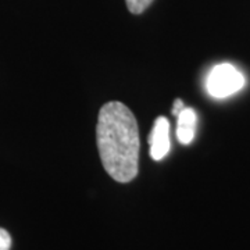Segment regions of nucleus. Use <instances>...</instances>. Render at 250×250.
<instances>
[{"mask_svg":"<svg viewBox=\"0 0 250 250\" xmlns=\"http://www.w3.org/2000/svg\"><path fill=\"white\" fill-rule=\"evenodd\" d=\"M96 142L102 164L117 182H129L139 170V129L132 111L121 102H108L100 108Z\"/></svg>","mask_w":250,"mask_h":250,"instance_id":"obj_1","label":"nucleus"},{"mask_svg":"<svg viewBox=\"0 0 250 250\" xmlns=\"http://www.w3.org/2000/svg\"><path fill=\"white\" fill-rule=\"evenodd\" d=\"M245 75L232 64H218L210 71L206 80V88L210 96L225 99L235 95L245 86Z\"/></svg>","mask_w":250,"mask_h":250,"instance_id":"obj_2","label":"nucleus"},{"mask_svg":"<svg viewBox=\"0 0 250 250\" xmlns=\"http://www.w3.org/2000/svg\"><path fill=\"white\" fill-rule=\"evenodd\" d=\"M149 143L153 160H161L170 152V123L166 117H159L154 121Z\"/></svg>","mask_w":250,"mask_h":250,"instance_id":"obj_3","label":"nucleus"},{"mask_svg":"<svg viewBox=\"0 0 250 250\" xmlns=\"http://www.w3.org/2000/svg\"><path fill=\"white\" fill-rule=\"evenodd\" d=\"M178 123H177V138L179 143L182 145H189L193 141L195 134H196L197 117L195 110L190 107H185L178 116Z\"/></svg>","mask_w":250,"mask_h":250,"instance_id":"obj_4","label":"nucleus"},{"mask_svg":"<svg viewBox=\"0 0 250 250\" xmlns=\"http://www.w3.org/2000/svg\"><path fill=\"white\" fill-rule=\"evenodd\" d=\"M126 7L132 14H141L152 4L153 0H125Z\"/></svg>","mask_w":250,"mask_h":250,"instance_id":"obj_5","label":"nucleus"},{"mask_svg":"<svg viewBox=\"0 0 250 250\" xmlns=\"http://www.w3.org/2000/svg\"><path fill=\"white\" fill-rule=\"evenodd\" d=\"M11 248V236L10 233L0 228V250H10Z\"/></svg>","mask_w":250,"mask_h":250,"instance_id":"obj_6","label":"nucleus"},{"mask_svg":"<svg viewBox=\"0 0 250 250\" xmlns=\"http://www.w3.org/2000/svg\"><path fill=\"white\" fill-rule=\"evenodd\" d=\"M185 108V104H184V102L181 100V99H177L175 102H174V106H172V114L177 117Z\"/></svg>","mask_w":250,"mask_h":250,"instance_id":"obj_7","label":"nucleus"}]
</instances>
